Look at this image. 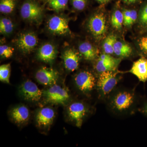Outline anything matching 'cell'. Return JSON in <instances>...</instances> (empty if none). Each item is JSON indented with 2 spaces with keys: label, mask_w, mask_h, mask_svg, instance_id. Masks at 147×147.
<instances>
[{
  "label": "cell",
  "mask_w": 147,
  "mask_h": 147,
  "mask_svg": "<svg viewBox=\"0 0 147 147\" xmlns=\"http://www.w3.org/2000/svg\"><path fill=\"white\" fill-rule=\"evenodd\" d=\"M134 93L128 90L116 92L110 98L111 108L118 113H123L129 110L135 102Z\"/></svg>",
  "instance_id": "cell-1"
},
{
  "label": "cell",
  "mask_w": 147,
  "mask_h": 147,
  "mask_svg": "<svg viewBox=\"0 0 147 147\" xmlns=\"http://www.w3.org/2000/svg\"><path fill=\"white\" fill-rule=\"evenodd\" d=\"M115 71H105L100 73L98 76L96 85L100 95L102 97L110 94L119 81L117 72Z\"/></svg>",
  "instance_id": "cell-2"
},
{
  "label": "cell",
  "mask_w": 147,
  "mask_h": 147,
  "mask_svg": "<svg viewBox=\"0 0 147 147\" xmlns=\"http://www.w3.org/2000/svg\"><path fill=\"white\" fill-rule=\"evenodd\" d=\"M88 28L93 36L98 40L103 38L107 32L106 18L103 13H97L91 17Z\"/></svg>",
  "instance_id": "cell-3"
},
{
  "label": "cell",
  "mask_w": 147,
  "mask_h": 147,
  "mask_svg": "<svg viewBox=\"0 0 147 147\" xmlns=\"http://www.w3.org/2000/svg\"><path fill=\"white\" fill-rule=\"evenodd\" d=\"M42 96L46 102L55 104H64L69 98L68 91L56 84L43 91Z\"/></svg>",
  "instance_id": "cell-4"
},
{
  "label": "cell",
  "mask_w": 147,
  "mask_h": 147,
  "mask_svg": "<svg viewBox=\"0 0 147 147\" xmlns=\"http://www.w3.org/2000/svg\"><path fill=\"white\" fill-rule=\"evenodd\" d=\"M20 13L24 20L38 23L42 18V9L34 1L28 0L21 6Z\"/></svg>",
  "instance_id": "cell-5"
},
{
  "label": "cell",
  "mask_w": 147,
  "mask_h": 147,
  "mask_svg": "<svg viewBox=\"0 0 147 147\" xmlns=\"http://www.w3.org/2000/svg\"><path fill=\"white\" fill-rule=\"evenodd\" d=\"M19 92L24 99L32 102L39 101L43 95V91L40 89L36 84L30 80H27L22 84Z\"/></svg>",
  "instance_id": "cell-6"
},
{
  "label": "cell",
  "mask_w": 147,
  "mask_h": 147,
  "mask_svg": "<svg viewBox=\"0 0 147 147\" xmlns=\"http://www.w3.org/2000/svg\"><path fill=\"white\" fill-rule=\"evenodd\" d=\"M75 84L78 89L84 93L91 91L96 84L93 74L89 71H84L78 73L74 78Z\"/></svg>",
  "instance_id": "cell-7"
},
{
  "label": "cell",
  "mask_w": 147,
  "mask_h": 147,
  "mask_svg": "<svg viewBox=\"0 0 147 147\" xmlns=\"http://www.w3.org/2000/svg\"><path fill=\"white\" fill-rule=\"evenodd\" d=\"M38 43L36 36L33 33L26 32L20 34L16 40V44L19 50L24 53H30Z\"/></svg>",
  "instance_id": "cell-8"
},
{
  "label": "cell",
  "mask_w": 147,
  "mask_h": 147,
  "mask_svg": "<svg viewBox=\"0 0 147 147\" xmlns=\"http://www.w3.org/2000/svg\"><path fill=\"white\" fill-rule=\"evenodd\" d=\"M48 30L54 34L64 35L70 33L67 19L63 16H54L49 20Z\"/></svg>",
  "instance_id": "cell-9"
},
{
  "label": "cell",
  "mask_w": 147,
  "mask_h": 147,
  "mask_svg": "<svg viewBox=\"0 0 147 147\" xmlns=\"http://www.w3.org/2000/svg\"><path fill=\"white\" fill-rule=\"evenodd\" d=\"M121 59L111 57L110 55H100L95 65V69L99 73L108 71H115L120 63Z\"/></svg>",
  "instance_id": "cell-10"
},
{
  "label": "cell",
  "mask_w": 147,
  "mask_h": 147,
  "mask_svg": "<svg viewBox=\"0 0 147 147\" xmlns=\"http://www.w3.org/2000/svg\"><path fill=\"white\" fill-rule=\"evenodd\" d=\"M88 110L84 103L76 102L71 103L68 108V115L71 121L75 122L78 127L82 125L84 118L86 115Z\"/></svg>",
  "instance_id": "cell-11"
},
{
  "label": "cell",
  "mask_w": 147,
  "mask_h": 147,
  "mask_svg": "<svg viewBox=\"0 0 147 147\" xmlns=\"http://www.w3.org/2000/svg\"><path fill=\"white\" fill-rule=\"evenodd\" d=\"M59 77L57 71L52 68L42 67L37 71L36 78L40 84L45 86L56 84Z\"/></svg>",
  "instance_id": "cell-12"
},
{
  "label": "cell",
  "mask_w": 147,
  "mask_h": 147,
  "mask_svg": "<svg viewBox=\"0 0 147 147\" xmlns=\"http://www.w3.org/2000/svg\"><path fill=\"white\" fill-rule=\"evenodd\" d=\"M65 67L67 70L73 71L79 67L80 60V55L75 50L71 48L67 49L63 55Z\"/></svg>",
  "instance_id": "cell-13"
},
{
  "label": "cell",
  "mask_w": 147,
  "mask_h": 147,
  "mask_svg": "<svg viewBox=\"0 0 147 147\" xmlns=\"http://www.w3.org/2000/svg\"><path fill=\"white\" fill-rule=\"evenodd\" d=\"M129 72L135 75L140 82H147V58L142 57L134 62Z\"/></svg>",
  "instance_id": "cell-14"
},
{
  "label": "cell",
  "mask_w": 147,
  "mask_h": 147,
  "mask_svg": "<svg viewBox=\"0 0 147 147\" xmlns=\"http://www.w3.org/2000/svg\"><path fill=\"white\" fill-rule=\"evenodd\" d=\"M57 51L55 46L50 43H46L41 46L37 53V57L42 61L51 63L56 58Z\"/></svg>",
  "instance_id": "cell-15"
},
{
  "label": "cell",
  "mask_w": 147,
  "mask_h": 147,
  "mask_svg": "<svg viewBox=\"0 0 147 147\" xmlns=\"http://www.w3.org/2000/svg\"><path fill=\"white\" fill-rule=\"evenodd\" d=\"M55 117V112L52 108L46 107L38 111L36 116L38 125L40 127H47L53 123Z\"/></svg>",
  "instance_id": "cell-16"
},
{
  "label": "cell",
  "mask_w": 147,
  "mask_h": 147,
  "mask_svg": "<svg viewBox=\"0 0 147 147\" xmlns=\"http://www.w3.org/2000/svg\"><path fill=\"white\" fill-rule=\"evenodd\" d=\"M10 116L16 123H23L28 120L30 112L26 106L21 105L12 109L10 112Z\"/></svg>",
  "instance_id": "cell-17"
},
{
  "label": "cell",
  "mask_w": 147,
  "mask_h": 147,
  "mask_svg": "<svg viewBox=\"0 0 147 147\" xmlns=\"http://www.w3.org/2000/svg\"><path fill=\"white\" fill-rule=\"evenodd\" d=\"M81 55L87 61H93L98 55V50L94 46L88 42H82L79 47Z\"/></svg>",
  "instance_id": "cell-18"
},
{
  "label": "cell",
  "mask_w": 147,
  "mask_h": 147,
  "mask_svg": "<svg viewBox=\"0 0 147 147\" xmlns=\"http://www.w3.org/2000/svg\"><path fill=\"white\" fill-rule=\"evenodd\" d=\"M132 49L128 44L116 41L114 45V54L120 57H128L132 53Z\"/></svg>",
  "instance_id": "cell-19"
},
{
  "label": "cell",
  "mask_w": 147,
  "mask_h": 147,
  "mask_svg": "<svg viewBox=\"0 0 147 147\" xmlns=\"http://www.w3.org/2000/svg\"><path fill=\"white\" fill-rule=\"evenodd\" d=\"M117 41V36L111 34L105 38L103 44V49L105 54L112 55L114 54V45Z\"/></svg>",
  "instance_id": "cell-20"
},
{
  "label": "cell",
  "mask_w": 147,
  "mask_h": 147,
  "mask_svg": "<svg viewBox=\"0 0 147 147\" xmlns=\"http://www.w3.org/2000/svg\"><path fill=\"white\" fill-rule=\"evenodd\" d=\"M16 0H1L0 11L1 13L9 14L12 13L15 8Z\"/></svg>",
  "instance_id": "cell-21"
},
{
  "label": "cell",
  "mask_w": 147,
  "mask_h": 147,
  "mask_svg": "<svg viewBox=\"0 0 147 147\" xmlns=\"http://www.w3.org/2000/svg\"><path fill=\"white\" fill-rule=\"evenodd\" d=\"M111 24L114 28L117 30H121L123 24V12L120 10H116L112 15Z\"/></svg>",
  "instance_id": "cell-22"
},
{
  "label": "cell",
  "mask_w": 147,
  "mask_h": 147,
  "mask_svg": "<svg viewBox=\"0 0 147 147\" xmlns=\"http://www.w3.org/2000/svg\"><path fill=\"white\" fill-rule=\"evenodd\" d=\"M13 29V23L9 18H2L0 21V32L1 34H9Z\"/></svg>",
  "instance_id": "cell-23"
},
{
  "label": "cell",
  "mask_w": 147,
  "mask_h": 147,
  "mask_svg": "<svg viewBox=\"0 0 147 147\" xmlns=\"http://www.w3.org/2000/svg\"><path fill=\"white\" fill-rule=\"evenodd\" d=\"M11 66L9 63L4 64L0 67V80L1 82L9 84Z\"/></svg>",
  "instance_id": "cell-24"
},
{
  "label": "cell",
  "mask_w": 147,
  "mask_h": 147,
  "mask_svg": "<svg viewBox=\"0 0 147 147\" xmlns=\"http://www.w3.org/2000/svg\"><path fill=\"white\" fill-rule=\"evenodd\" d=\"M68 2V0H49L48 3L51 8L59 11L65 8Z\"/></svg>",
  "instance_id": "cell-25"
},
{
  "label": "cell",
  "mask_w": 147,
  "mask_h": 147,
  "mask_svg": "<svg viewBox=\"0 0 147 147\" xmlns=\"http://www.w3.org/2000/svg\"><path fill=\"white\" fill-rule=\"evenodd\" d=\"M14 49L13 47L7 45H2L0 46V55L2 57L9 58L13 55Z\"/></svg>",
  "instance_id": "cell-26"
},
{
  "label": "cell",
  "mask_w": 147,
  "mask_h": 147,
  "mask_svg": "<svg viewBox=\"0 0 147 147\" xmlns=\"http://www.w3.org/2000/svg\"><path fill=\"white\" fill-rule=\"evenodd\" d=\"M87 0H72L73 7L78 10H82L85 8Z\"/></svg>",
  "instance_id": "cell-27"
},
{
  "label": "cell",
  "mask_w": 147,
  "mask_h": 147,
  "mask_svg": "<svg viewBox=\"0 0 147 147\" xmlns=\"http://www.w3.org/2000/svg\"><path fill=\"white\" fill-rule=\"evenodd\" d=\"M139 45L143 54L147 56V36L143 37L140 38Z\"/></svg>",
  "instance_id": "cell-28"
},
{
  "label": "cell",
  "mask_w": 147,
  "mask_h": 147,
  "mask_svg": "<svg viewBox=\"0 0 147 147\" xmlns=\"http://www.w3.org/2000/svg\"><path fill=\"white\" fill-rule=\"evenodd\" d=\"M137 18V11L135 10H130V15L128 21L125 24V26H130L132 24H134L136 21Z\"/></svg>",
  "instance_id": "cell-29"
},
{
  "label": "cell",
  "mask_w": 147,
  "mask_h": 147,
  "mask_svg": "<svg viewBox=\"0 0 147 147\" xmlns=\"http://www.w3.org/2000/svg\"><path fill=\"white\" fill-rule=\"evenodd\" d=\"M140 22L143 25L147 24V4L142 9L140 16Z\"/></svg>",
  "instance_id": "cell-30"
},
{
  "label": "cell",
  "mask_w": 147,
  "mask_h": 147,
  "mask_svg": "<svg viewBox=\"0 0 147 147\" xmlns=\"http://www.w3.org/2000/svg\"><path fill=\"white\" fill-rule=\"evenodd\" d=\"M141 111L147 116V100L145 101L141 109Z\"/></svg>",
  "instance_id": "cell-31"
},
{
  "label": "cell",
  "mask_w": 147,
  "mask_h": 147,
  "mask_svg": "<svg viewBox=\"0 0 147 147\" xmlns=\"http://www.w3.org/2000/svg\"><path fill=\"white\" fill-rule=\"evenodd\" d=\"M124 2L127 3H134L137 2L139 1L140 0H122Z\"/></svg>",
  "instance_id": "cell-32"
},
{
  "label": "cell",
  "mask_w": 147,
  "mask_h": 147,
  "mask_svg": "<svg viewBox=\"0 0 147 147\" xmlns=\"http://www.w3.org/2000/svg\"><path fill=\"white\" fill-rule=\"evenodd\" d=\"M96 1L100 3H105L107 2L110 0H96Z\"/></svg>",
  "instance_id": "cell-33"
},
{
  "label": "cell",
  "mask_w": 147,
  "mask_h": 147,
  "mask_svg": "<svg viewBox=\"0 0 147 147\" xmlns=\"http://www.w3.org/2000/svg\"><path fill=\"white\" fill-rule=\"evenodd\" d=\"M145 27H146V30H147V24H146V25H145Z\"/></svg>",
  "instance_id": "cell-34"
}]
</instances>
